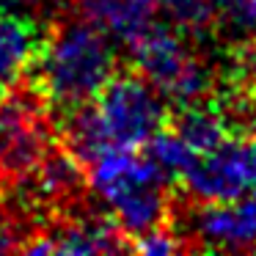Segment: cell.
<instances>
[{"instance_id":"cell-1","label":"cell","mask_w":256,"mask_h":256,"mask_svg":"<svg viewBox=\"0 0 256 256\" xmlns=\"http://www.w3.org/2000/svg\"><path fill=\"white\" fill-rule=\"evenodd\" d=\"M118 69L116 39L83 14H66L47 25L25 80L58 113L91 102Z\"/></svg>"},{"instance_id":"cell-2","label":"cell","mask_w":256,"mask_h":256,"mask_svg":"<svg viewBox=\"0 0 256 256\" xmlns=\"http://www.w3.org/2000/svg\"><path fill=\"white\" fill-rule=\"evenodd\" d=\"M171 184L140 149H110L88 166V188L130 242L171 223Z\"/></svg>"},{"instance_id":"cell-3","label":"cell","mask_w":256,"mask_h":256,"mask_svg":"<svg viewBox=\"0 0 256 256\" xmlns=\"http://www.w3.org/2000/svg\"><path fill=\"white\" fill-rule=\"evenodd\" d=\"M135 72L146 78L171 105H188L218 91V69L198 56L176 25L152 22L130 44Z\"/></svg>"},{"instance_id":"cell-4","label":"cell","mask_w":256,"mask_h":256,"mask_svg":"<svg viewBox=\"0 0 256 256\" xmlns=\"http://www.w3.org/2000/svg\"><path fill=\"white\" fill-rule=\"evenodd\" d=\"M56 144L58 127L50 118V105L22 80L0 100V190L22 182Z\"/></svg>"},{"instance_id":"cell-5","label":"cell","mask_w":256,"mask_h":256,"mask_svg":"<svg viewBox=\"0 0 256 256\" xmlns=\"http://www.w3.org/2000/svg\"><path fill=\"white\" fill-rule=\"evenodd\" d=\"M108 149H140L168 124V102L138 72L113 74L88 102Z\"/></svg>"},{"instance_id":"cell-6","label":"cell","mask_w":256,"mask_h":256,"mask_svg":"<svg viewBox=\"0 0 256 256\" xmlns=\"http://www.w3.org/2000/svg\"><path fill=\"white\" fill-rule=\"evenodd\" d=\"M179 182L196 204L232 201L256 190V138L234 135L215 149L196 154Z\"/></svg>"},{"instance_id":"cell-7","label":"cell","mask_w":256,"mask_h":256,"mask_svg":"<svg viewBox=\"0 0 256 256\" xmlns=\"http://www.w3.org/2000/svg\"><path fill=\"white\" fill-rule=\"evenodd\" d=\"M80 206L52 215V223L42 232L30 234L20 245L25 254H122L132 250V242L122 234V228L108 218V212H80Z\"/></svg>"},{"instance_id":"cell-8","label":"cell","mask_w":256,"mask_h":256,"mask_svg":"<svg viewBox=\"0 0 256 256\" xmlns=\"http://www.w3.org/2000/svg\"><path fill=\"white\" fill-rule=\"evenodd\" d=\"M86 190H88V174L86 166L66 149V146H52L47 157L8 193L17 196L20 206L30 215L50 212L58 215L64 210L83 204Z\"/></svg>"},{"instance_id":"cell-9","label":"cell","mask_w":256,"mask_h":256,"mask_svg":"<svg viewBox=\"0 0 256 256\" xmlns=\"http://www.w3.org/2000/svg\"><path fill=\"white\" fill-rule=\"evenodd\" d=\"M188 248L248 250L256 248V190L232 201H210L190 210Z\"/></svg>"},{"instance_id":"cell-10","label":"cell","mask_w":256,"mask_h":256,"mask_svg":"<svg viewBox=\"0 0 256 256\" xmlns=\"http://www.w3.org/2000/svg\"><path fill=\"white\" fill-rule=\"evenodd\" d=\"M47 25L28 0H0V83L17 86L34 66Z\"/></svg>"},{"instance_id":"cell-11","label":"cell","mask_w":256,"mask_h":256,"mask_svg":"<svg viewBox=\"0 0 256 256\" xmlns=\"http://www.w3.org/2000/svg\"><path fill=\"white\" fill-rule=\"evenodd\" d=\"M78 14L96 22L108 36L122 44H132L152 22L160 0H74Z\"/></svg>"},{"instance_id":"cell-12","label":"cell","mask_w":256,"mask_h":256,"mask_svg":"<svg viewBox=\"0 0 256 256\" xmlns=\"http://www.w3.org/2000/svg\"><path fill=\"white\" fill-rule=\"evenodd\" d=\"M146 157L157 166V171L168 179V182H179L184 176V171L190 168V162L196 160V152L174 132L171 127H162L160 132H154L144 146H140Z\"/></svg>"},{"instance_id":"cell-13","label":"cell","mask_w":256,"mask_h":256,"mask_svg":"<svg viewBox=\"0 0 256 256\" xmlns=\"http://www.w3.org/2000/svg\"><path fill=\"white\" fill-rule=\"evenodd\" d=\"M226 3L228 0H160V8H166L171 22L188 36H206L215 34Z\"/></svg>"},{"instance_id":"cell-14","label":"cell","mask_w":256,"mask_h":256,"mask_svg":"<svg viewBox=\"0 0 256 256\" xmlns=\"http://www.w3.org/2000/svg\"><path fill=\"white\" fill-rule=\"evenodd\" d=\"M132 250L146 256H168V254H176V250H188V242L179 232H174L171 223L168 226H157L152 232L140 234V237L132 240Z\"/></svg>"},{"instance_id":"cell-15","label":"cell","mask_w":256,"mask_h":256,"mask_svg":"<svg viewBox=\"0 0 256 256\" xmlns=\"http://www.w3.org/2000/svg\"><path fill=\"white\" fill-rule=\"evenodd\" d=\"M234 86L242 88L250 96V102L256 105V39L237 47V56H234Z\"/></svg>"},{"instance_id":"cell-16","label":"cell","mask_w":256,"mask_h":256,"mask_svg":"<svg viewBox=\"0 0 256 256\" xmlns=\"http://www.w3.org/2000/svg\"><path fill=\"white\" fill-rule=\"evenodd\" d=\"M22 237H20V220L6 210L0 206V254L6 250H20Z\"/></svg>"},{"instance_id":"cell-17","label":"cell","mask_w":256,"mask_h":256,"mask_svg":"<svg viewBox=\"0 0 256 256\" xmlns=\"http://www.w3.org/2000/svg\"><path fill=\"white\" fill-rule=\"evenodd\" d=\"M0 100H3V83H0Z\"/></svg>"},{"instance_id":"cell-18","label":"cell","mask_w":256,"mask_h":256,"mask_svg":"<svg viewBox=\"0 0 256 256\" xmlns=\"http://www.w3.org/2000/svg\"><path fill=\"white\" fill-rule=\"evenodd\" d=\"M250 3H254V6H256V0H250Z\"/></svg>"}]
</instances>
